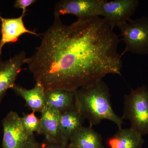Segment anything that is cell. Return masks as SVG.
<instances>
[{
    "instance_id": "cell-1",
    "label": "cell",
    "mask_w": 148,
    "mask_h": 148,
    "mask_svg": "<svg viewBox=\"0 0 148 148\" xmlns=\"http://www.w3.org/2000/svg\"><path fill=\"white\" fill-rule=\"evenodd\" d=\"M119 43L114 29L100 16L78 18L70 25L55 16L25 64L45 91H75L107 75H121Z\"/></svg>"
},
{
    "instance_id": "cell-2",
    "label": "cell",
    "mask_w": 148,
    "mask_h": 148,
    "mask_svg": "<svg viewBox=\"0 0 148 148\" xmlns=\"http://www.w3.org/2000/svg\"><path fill=\"white\" fill-rule=\"evenodd\" d=\"M77 110L87 119L89 127L107 120L122 127L123 120L112 107L110 89L103 79H98L81 87L75 91Z\"/></svg>"
},
{
    "instance_id": "cell-3",
    "label": "cell",
    "mask_w": 148,
    "mask_h": 148,
    "mask_svg": "<svg viewBox=\"0 0 148 148\" xmlns=\"http://www.w3.org/2000/svg\"><path fill=\"white\" fill-rule=\"evenodd\" d=\"M123 120H129L130 128L141 135H148V88L145 86L131 89L124 97Z\"/></svg>"
},
{
    "instance_id": "cell-4",
    "label": "cell",
    "mask_w": 148,
    "mask_h": 148,
    "mask_svg": "<svg viewBox=\"0 0 148 148\" xmlns=\"http://www.w3.org/2000/svg\"><path fill=\"white\" fill-rule=\"evenodd\" d=\"M3 148H40L34 134L25 129L21 116L15 111L9 112L2 120Z\"/></svg>"
},
{
    "instance_id": "cell-5",
    "label": "cell",
    "mask_w": 148,
    "mask_h": 148,
    "mask_svg": "<svg viewBox=\"0 0 148 148\" xmlns=\"http://www.w3.org/2000/svg\"><path fill=\"white\" fill-rule=\"evenodd\" d=\"M118 27L125 44L121 56L127 52L144 55L148 54V18L143 16L130 19Z\"/></svg>"
},
{
    "instance_id": "cell-6",
    "label": "cell",
    "mask_w": 148,
    "mask_h": 148,
    "mask_svg": "<svg viewBox=\"0 0 148 148\" xmlns=\"http://www.w3.org/2000/svg\"><path fill=\"white\" fill-rule=\"evenodd\" d=\"M138 6L137 0H103L101 16L114 29L131 19Z\"/></svg>"
},
{
    "instance_id": "cell-7",
    "label": "cell",
    "mask_w": 148,
    "mask_h": 148,
    "mask_svg": "<svg viewBox=\"0 0 148 148\" xmlns=\"http://www.w3.org/2000/svg\"><path fill=\"white\" fill-rule=\"evenodd\" d=\"M103 0H63L56 5L54 16L69 14L78 18L100 16Z\"/></svg>"
},
{
    "instance_id": "cell-8",
    "label": "cell",
    "mask_w": 148,
    "mask_h": 148,
    "mask_svg": "<svg viewBox=\"0 0 148 148\" xmlns=\"http://www.w3.org/2000/svg\"><path fill=\"white\" fill-rule=\"evenodd\" d=\"M26 56L25 51H21L9 59L0 62V106L8 90L16 85L22 65L26 63Z\"/></svg>"
},
{
    "instance_id": "cell-9",
    "label": "cell",
    "mask_w": 148,
    "mask_h": 148,
    "mask_svg": "<svg viewBox=\"0 0 148 148\" xmlns=\"http://www.w3.org/2000/svg\"><path fill=\"white\" fill-rule=\"evenodd\" d=\"M25 14L22 13L16 18H4L0 15L1 38L0 39V55L4 46L9 43L17 42L19 37L25 34L39 36L36 32L28 30L23 21Z\"/></svg>"
},
{
    "instance_id": "cell-10",
    "label": "cell",
    "mask_w": 148,
    "mask_h": 148,
    "mask_svg": "<svg viewBox=\"0 0 148 148\" xmlns=\"http://www.w3.org/2000/svg\"><path fill=\"white\" fill-rule=\"evenodd\" d=\"M61 114L47 105L41 112L40 119L41 135L48 143L61 144L59 133Z\"/></svg>"
},
{
    "instance_id": "cell-11",
    "label": "cell",
    "mask_w": 148,
    "mask_h": 148,
    "mask_svg": "<svg viewBox=\"0 0 148 148\" xmlns=\"http://www.w3.org/2000/svg\"><path fill=\"white\" fill-rule=\"evenodd\" d=\"M12 90L24 99L25 106L32 112L41 113L47 106L45 89L39 83L36 82L34 87L30 89L16 84Z\"/></svg>"
},
{
    "instance_id": "cell-12",
    "label": "cell",
    "mask_w": 148,
    "mask_h": 148,
    "mask_svg": "<svg viewBox=\"0 0 148 148\" xmlns=\"http://www.w3.org/2000/svg\"><path fill=\"white\" fill-rule=\"evenodd\" d=\"M144 143L143 136L130 127L118 128L106 140L107 148H142Z\"/></svg>"
},
{
    "instance_id": "cell-13",
    "label": "cell",
    "mask_w": 148,
    "mask_h": 148,
    "mask_svg": "<svg viewBox=\"0 0 148 148\" xmlns=\"http://www.w3.org/2000/svg\"><path fill=\"white\" fill-rule=\"evenodd\" d=\"M75 91L62 89L46 90L47 105L60 114L77 110Z\"/></svg>"
},
{
    "instance_id": "cell-14",
    "label": "cell",
    "mask_w": 148,
    "mask_h": 148,
    "mask_svg": "<svg viewBox=\"0 0 148 148\" xmlns=\"http://www.w3.org/2000/svg\"><path fill=\"white\" fill-rule=\"evenodd\" d=\"M71 148H104L103 138L92 127L82 126L74 133L69 143Z\"/></svg>"
},
{
    "instance_id": "cell-15",
    "label": "cell",
    "mask_w": 148,
    "mask_h": 148,
    "mask_svg": "<svg viewBox=\"0 0 148 148\" xmlns=\"http://www.w3.org/2000/svg\"><path fill=\"white\" fill-rule=\"evenodd\" d=\"M84 119L77 110L61 114L59 133L61 144L69 145L72 136L82 126Z\"/></svg>"
},
{
    "instance_id": "cell-16",
    "label": "cell",
    "mask_w": 148,
    "mask_h": 148,
    "mask_svg": "<svg viewBox=\"0 0 148 148\" xmlns=\"http://www.w3.org/2000/svg\"><path fill=\"white\" fill-rule=\"evenodd\" d=\"M21 118L23 125L28 132L33 134L36 132L38 135H41L40 119L36 115L34 112L24 114Z\"/></svg>"
},
{
    "instance_id": "cell-17",
    "label": "cell",
    "mask_w": 148,
    "mask_h": 148,
    "mask_svg": "<svg viewBox=\"0 0 148 148\" xmlns=\"http://www.w3.org/2000/svg\"><path fill=\"white\" fill-rule=\"evenodd\" d=\"M36 1V0H16L14 3L13 6L15 8L21 9L22 13L25 14L27 8Z\"/></svg>"
},
{
    "instance_id": "cell-18",
    "label": "cell",
    "mask_w": 148,
    "mask_h": 148,
    "mask_svg": "<svg viewBox=\"0 0 148 148\" xmlns=\"http://www.w3.org/2000/svg\"><path fill=\"white\" fill-rule=\"evenodd\" d=\"M40 148H71L68 145H64L61 144H55L48 143L44 140L41 143Z\"/></svg>"
}]
</instances>
